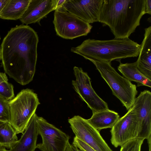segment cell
Instances as JSON below:
<instances>
[{
  "mask_svg": "<svg viewBox=\"0 0 151 151\" xmlns=\"http://www.w3.org/2000/svg\"><path fill=\"white\" fill-rule=\"evenodd\" d=\"M81 150V151H81V150Z\"/></svg>",
  "mask_w": 151,
  "mask_h": 151,
  "instance_id": "obj_29",
  "label": "cell"
},
{
  "mask_svg": "<svg viewBox=\"0 0 151 151\" xmlns=\"http://www.w3.org/2000/svg\"><path fill=\"white\" fill-rule=\"evenodd\" d=\"M118 70L123 77L131 82H136L137 86H145L151 87V80L144 76L138 69L137 62L133 63H120L118 67Z\"/></svg>",
  "mask_w": 151,
  "mask_h": 151,
  "instance_id": "obj_17",
  "label": "cell"
},
{
  "mask_svg": "<svg viewBox=\"0 0 151 151\" xmlns=\"http://www.w3.org/2000/svg\"><path fill=\"white\" fill-rule=\"evenodd\" d=\"M102 78L127 110L133 105L138 91L137 86L120 75L111 66V62L91 60Z\"/></svg>",
  "mask_w": 151,
  "mask_h": 151,
  "instance_id": "obj_4",
  "label": "cell"
},
{
  "mask_svg": "<svg viewBox=\"0 0 151 151\" xmlns=\"http://www.w3.org/2000/svg\"><path fill=\"white\" fill-rule=\"evenodd\" d=\"M75 137L96 151H113L101 136L99 131L81 116H75L68 120Z\"/></svg>",
  "mask_w": 151,
  "mask_h": 151,
  "instance_id": "obj_9",
  "label": "cell"
},
{
  "mask_svg": "<svg viewBox=\"0 0 151 151\" xmlns=\"http://www.w3.org/2000/svg\"><path fill=\"white\" fill-rule=\"evenodd\" d=\"M38 42L37 33L23 24L11 28L2 42L0 48L4 70L22 85L29 83L33 79Z\"/></svg>",
  "mask_w": 151,
  "mask_h": 151,
  "instance_id": "obj_1",
  "label": "cell"
},
{
  "mask_svg": "<svg viewBox=\"0 0 151 151\" xmlns=\"http://www.w3.org/2000/svg\"><path fill=\"white\" fill-rule=\"evenodd\" d=\"M9 0H0V13Z\"/></svg>",
  "mask_w": 151,
  "mask_h": 151,
  "instance_id": "obj_25",
  "label": "cell"
},
{
  "mask_svg": "<svg viewBox=\"0 0 151 151\" xmlns=\"http://www.w3.org/2000/svg\"><path fill=\"white\" fill-rule=\"evenodd\" d=\"M30 0H9L0 13V18L17 20L23 15Z\"/></svg>",
  "mask_w": 151,
  "mask_h": 151,
  "instance_id": "obj_18",
  "label": "cell"
},
{
  "mask_svg": "<svg viewBox=\"0 0 151 151\" xmlns=\"http://www.w3.org/2000/svg\"><path fill=\"white\" fill-rule=\"evenodd\" d=\"M111 141L115 147L138 137L139 128L136 112L132 106L111 128Z\"/></svg>",
  "mask_w": 151,
  "mask_h": 151,
  "instance_id": "obj_10",
  "label": "cell"
},
{
  "mask_svg": "<svg viewBox=\"0 0 151 151\" xmlns=\"http://www.w3.org/2000/svg\"><path fill=\"white\" fill-rule=\"evenodd\" d=\"M0 39H1V37H0Z\"/></svg>",
  "mask_w": 151,
  "mask_h": 151,
  "instance_id": "obj_28",
  "label": "cell"
},
{
  "mask_svg": "<svg viewBox=\"0 0 151 151\" xmlns=\"http://www.w3.org/2000/svg\"><path fill=\"white\" fill-rule=\"evenodd\" d=\"M104 0H65L58 9L68 12L89 24L99 22Z\"/></svg>",
  "mask_w": 151,
  "mask_h": 151,
  "instance_id": "obj_11",
  "label": "cell"
},
{
  "mask_svg": "<svg viewBox=\"0 0 151 151\" xmlns=\"http://www.w3.org/2000/svg\"><path fill=\"white\" fill-rule=\"evenodd\" d=\"M141 45L129 38L109 40L88 39L70 51L90 61L111 62L114 60L137 57Z\"/></svg>",
  "mask_w": 151,
  "mask_h": 151,
  "instance_id": "obj_3",
  "label": "cell"
},
{
  "mask_svg": "<svg viewBox=\"0 0 151 151\" xmlns=\"http://www.w3.org/2000/svg\"><path fill=\"white\" fill-rule=\"evenodd\" d=\"M37 116L35 113L33 115L20 139L9 148V151H35L39 134Z\"/></svg>",
  "mask_w": 151,
  "mask_h": 151,
  "instance_id": "obj_14",
  "label": "cell"
},
{
  "mask_svg": "<svg viewBox=\"0 0 151 151\" xmlns=\"http://www.w3.org/2000/svg\"><path fill=\"white\" fill-rule=\"evenodd\" d=\"M145 139L143 138L137 137L130 140L121 146L120 151H141Z\"/></svg>",
  "mask_w": 151,
  "mask_h": 151,
  "instance_id": "obj_21",
  "label": "cell"
},
{
  "mask_svg": "<svg viewBox=\"0 0 151 151\" xmlns=\"http://www.w3.org/2000/svg\"><path fill=\"white\" fill-rule=\"evenodd\" d=\"M57 9V0H30L22 16L19 19L26 25L37 23L51 12Z\"/></svg>",
  "mask_w": 151,
  "mask_h": 151,
  "instance_id": "obj_13",
  "label": "cell"
},
{
  "mask_svg": "<svg viewBox=\"0 0 151 151\" xmlns=\"http://www.w3.org/2000/svg\"><path fill=\"white\" fill-rule=\"evenodd\" d=\"M145 0H104L99 22L116 38H128L140 25Z\"/></svg>",
  "mask_w": 151,
  "mask_h": 151,
  "instance_id": "obj_2",
  "label": "cell"
},
{
  "mask_svg": "<svg viewBox=\"0 0 151 151\" xmlns=\"http://www.w3.org/2000/svg\"><path fill=\"white\" fill-rule=\"evenodd\" d=\"M40 104L37 94L28 88L22 90L9 101L10 123L17 134L23 133Z\"/></svg>",
  "mask_w": 151,
  "mask_h": 151,
  "instance_id": "obj_5",
  "label": "cell"
},
{
  "mask_svg": "<svg viewBox=\"0 0 151 151\" xmlns=\"http://www.w3.org/2000/svg\"><path fill=\"white\" fill-rule=\"evenodd\" d=\"M9 101L0 96V121L10 123Z\"/></svg>",
  "mask_w": 151,
  "mask_h": 151,
  "instance_id": "obj_22",
  "label": "cell"
},
{
  "mask_svg": "<svg viewBox=\"0 0 151 151\" xmlns=\"http://www.w3.org/2000/svg\"><path fill=\"white\" fill-rule=\"evenodd\" d=\"M75 80L72 81V84L76 91L82 99L87 104L92 112H95L109 109L107 103L102 99L93 88L91 79L86 72L80 67L74 66Z\"/></svg>",
  "mask_w": 151,
  "mask_h": 151,
  "instance_id": "obj_8",
  "label": "cell"
},
{
  "mask_svg": "<svg viewBox=\"0 0 151 151\" xmlns=\"http://www.w3.org/2000/svg\"><path fill=\"white\" fill-rule=\"evenodd\" d=\"M0 96L9 101L14 97V87L9 82L5 73L0 71Z\"/></svg>",
  "mask_w": 151,
  "mask_h": 151,
  "instance_id": "obj_20",
  "label": "cell"
},
{
  "mask_svg": "<svg viewBox=\"0 0 151 151\" xmlns=\"http://www.w3.org/2000/svg\"><path fill=\"white\" fill-rule=\"evenodd\" d=\"M17 134L9 122L0 121V144L10 148L18 140Z\"/></svg>",
  "mask_w": 151,
  "mask_h": 151,
  "instance_id": "obj_19",
  "label": "cell"
},
{
  "mask_svg": "<svg viewBox=\"0 0 151 151\" xmlns=\"http://www.w3.org/2000/svg\"><path fill=\"white\" fill-rule=\"evenodd\" d=\"M1 60V48L0 47V60Z\"/></svg>",
  "mask_w": 151,
  "mask_h": 151,
  "instance_id": "obj_27",
  "label": "cell"
},
{
  "mask_svg": "<svg viewBox=\"0 0 151 151\" xmlns=\"http://www.w3.org/2000/svg\"><path fill=\"white\" fill-rule=\"evenodd\" d=\"M72 144L82 151H96L88 145L76 137L73 138Z\"/></svg>",
  "mask_w": 151,
  "mask_h": 151,
  "instance_id": "obj_23",
  "label": "cell"
},
{
  "mask_svg": "<svg viewBox=\"0 0 151 151\" xmlns=\"http://www.w3.org/2000/svg\"><path fill=\"white\" fill-rule=\"evenodd\" d=\"M137 62L139 70L151 80V27L146 28Z\"/></svg>",
  "mask_w": 151,
  "mask_h": 151,
  "instance_id": "obj_15",
  "label": "cell"
},
{
  "mask_svg": "<svg viewBox=\"0 0 151 151\" xmlns=\"http://www.w3.org/2000/svg\"><path fill=\"white\" fill-rule=\"evenodd\" d=\"M145 14H151V0H145Z\"/></svg>",
  "mask_w": 151,
  "mask_h": 151,
  "instance_id": "obj_24",
  "label": "cell"
},
{
  "mask_svg": "<svg viewBox=\"0 0 151 151\" xmlns=\"http://www.w3.org/2000/svg\"><path fill=\"white\" fill-rule=\"evenodd\" d=\"M6 147L0 144V151H9L6 149Z\"/></svg>",
  "mask_w": 151,
  "mask_h": 151,
  "instance_id": "obj_26",
  "label": "cell"
},
{
  "mask_svg": "<svg viewBox=\"0 0 151 151\" xmlns=\"http://www.w3.org/2000/svg\"><path fill=\"white\" fill-rule=\"evenodd\" d=\"M137 113L139 132L137 137L148 139L151 137V92L141 91L132 106Z\"/></svg>",
  "mask_w": 151,
  "mask_h": 151,
  "instance_id": "obj_12",
  "label": "cell"
},
{
  "mask_svg": "<svg viewBox=\"0 0 151 151\" xmlns=\"http://www.w3.org/2000/svg\"><path fill=\"white\" fill-rule=\"evenodd\" d=\"M53 22L57 35L66 39L86 36L92 28L90 24L60 9L55 10Z\"/></svg>",
  "mask_w": 151,
  "mask_h": 151,
  "instance_id": "obj_6",
  "label": "cell"
},
{
  "mask_svg": "<svg viewBox=\"0 0 151 151\" xmlns=\"http://www.w3.org/2000/svg\"><path fill=\"white\" fill-rule=\"evenodd\" d=\"M119 118L117 113L109 109L93 113L91 118L86 120L92 127L99 131L104 129L111 128Z\"/></svg>",
  "mask_w": 151,
  "mask_h": 151,
  "instance_id": "obj_16",
  "label": "cell"
},
{
  "mask_svg": "<svg viewBox=\"0 0 151 151\" xmlns=\"http://www.w3.org/2000/svg\"><path fill=\"white\" fill-rule=\"evenodd\" d=\"M37 122L42 139V143L37 144V148L41 151H66L70 138L68 134L42 117L38 116Z\"/></svg>",
  "mask_w": 151,
  "mask_h": 151,
  "instance_id": "obj_7",
  "label": "cell"
}]
</instances>
